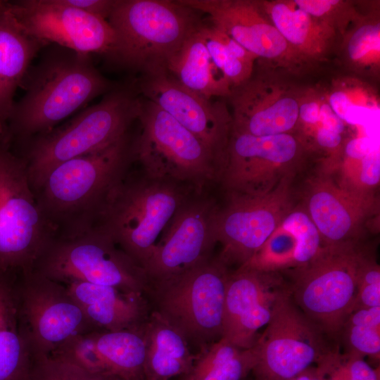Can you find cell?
Returning <instances> with one entry per match:
<instances>
[{"mask_svg":"<svg viewBox=\"0 0 380 380\" xmlns=\"http://www.w3.org/2000/svg\"><path fill=\"white\" fill-rule=\"evenodd\" d=\"M295 4L310 15L319 20H328L341 5L339 1L331 0H296Z\"/></svg>","mask_w":380,"mask_h":380,"instance_id":"cell-37","label":"cell"},{"mask_svg":"<svg viewBox=\"0 0 380 380\" xmlns=\"http://www.w3.org/2000/svg\"><path fill=\"white\" fill-rule=\"evenodd\" d=\"M295 201L317 228L324 246L362 243L377 229L379 202L362 198L343 187L327 163L311 162L294 179Z\"/></svg>","mask_w":380,"mask_h":380,"instance_id":"cell-11","label":"cell"},{"mask_svg":"<svg viewBox=\"0 0 380 380\" xmlns=\"http://www.w3.org/2000/svg\"><path fill=\"white\" fill-rule=\"evenodd\" d=\"M295 178L265 194L224 193L225 202L219 206L215 229L217 243L222 246L217 256L221 262L238 268L262 248L296 203Z\"/></svg>","mask_w":380,"mask_h":380,"instance_id":"cell-14","label":"cell"},{"mask_svg":"<svg viewBox=\"0 0 380 380\" xmlns=\"http://www.w3.org/2000/svg\"><path fill=\"white\" fill-rule=\"evenodd\" d=\"M127 172L107 194L91 227L107 234L145 269L170 220L196 191L187 185Z\"/></svg>","mask_w":380,"mask_h":380,"instance_id":"cell-3","label":"cell"},{"mask_svg":"<svg viewBox=\"0 0 380 380\" xmlns=\"http://www.w3.org/2000/svg\"><path fill=\"white\" fill-rule=\"evenodd\" d=\"M202 24L170 59L167 72L186 89L208 99L229 96L232 88L208 53L201 31Z\"/></svg>","mask_w":380,"mask_h":380,"instance_id":"cell-26","label":"cell"},{"mask_svg":"<svg viewBox=\"0 0 380 380\" xmlns=\"http://www.w3.org/2000/svg\"><path fill=\"white\" fill-rule=\"evenodd\" d=\"M256 362L255 346L243 349L224 338L201 350L182 380H241Z\"/></svg>","mask_w":380,"mask_h":380,"instance_id":"cell-29","label":"cell"},{"mask_svg":"<svg viewBox=\"0 0 380 380\" xmlns=\"http://www.w3.org/2000/svg\"><path fill=\"white\" fill-rule=\"evenodd\" d=\"M310 163L293 134L253 136L232 130L219 184L224 193L267 194Z\"/></svg>","mask_w":380,"mask_h":380,"instance_id":"cell-12","label":"cell"},{"mask_svg":"<svg viewBox=\"0 0 380 380\" xmlns=\"http://www.w3.org/2000/svg\"><path fill=\"white\" fill-rule=\"evenodd\" d=\"M219 206L204 191H194L185 201L158 241L144 269L149 282L171 277L213 258Z\"/></svg>","mask_w":380,"mask_h":380,"instance_id":"cell-16","label":"cell"},{"mask_svg":"<svg viewBox=\"0 0 380 380\" xmlns=\"http://www.w3.org/2000/svg\"><path fill=\"white\" fill-rule=\"evenodd\" d=\"M323 246L315 224L296 201L262 248L241 267L286 272L308 263Z\"/></svg>","mask_w":380,"mask_h":380,"instance_id":"cell-22","label":"cell"},{"mask_svg":"<svg viewBox=\"0 0 380 380\" xmlns=\"http://www.w3.org/2000/svg\"><path fill=\"white\" fill-rule=\"evenodd\" d=\"M134 160V139L127 133L107 147L51 169L34 192L54 237L91 227L107 194Z\"/></svg>","mask_w":380,"mask_h":380,"instance_id":"cell-2","label":"cell"},{"mask_svg":"<svg viewBox=\"0 0 380 380\" xmlns=\"http://www.w3.org/2000/svg\"><path fill=\"white\" fill-rule=\"evenodd\" d=\"M0 141V273L32 271L54 238L30 184L25 160Z\"/></svg>","mask_w":380,"mask_h":380,"instance_id":"cell-10","label":"cell"},{"mask_svg":"<svg viewBox=\"0 0 380 380\" xmlns=\"http://www.w3.org/2000/svg\"><path fill=\"white\" fill-rule=\"evenodd\" d=\"M144 325L137 329L94 332L96 350L106 376L122 380H145Z\"/></svg>","mask_w":380,"mask_h":380,"instance_id":"cell-27","label":"cell"},{"mask_svg":"<svg viewBox=\"0 0 380 380\" xmlns=\"http://www.w3.org/2000/svg\"><path fill=\"white\" fill-rule=\"evenodd\" d=\"M316 126L342 134L345 129V122L333 111L328 103H322L319 108V120Z\"/></svg>","mask_w":380,"mask_h":380,"instance_id":"cell-41","label":"cell"},{"mask_svg":"<svg viewBox=\"0 0 380 380\" xmlns=\"http://www.w3.org/2000/svg\"><path fill=\"white\" fill-rule=\"evenodd\" d=\"M365 244L324 246L306 265L284 272L298 308L330 338L354 309Z\"/></svg>","mask_w":380,"mask_h":380,"instance_id":"cell-9","label":"cell"},{"mask_svg":"<svg viewBox=\"0 0 380 380\" xmlns=\"http://www.w3.org/2000/svg\"><path fill=\"white\" fill-rule=\"evenodd\" d=\"M95 331L72 336L56 348L50 355L71 362L92 374L106 376L96 350Z\"/></svg>","mask_w":380,"mask_h":380,"instance_id":"cell-33","label":"cell"},{"mask_svg":"<svg viewBox=\"0 0 380 380\" xmlns=\"http://www.w3.org/2000/svg\"><path fill=\"white\" fill-rule=\"evenodd\" d=\"M380 307L353 310L343 324L339 334L348 355H365L379 359Z\"/></svg>","mask_w":380,"mask_h":380,"instance_id":"cell-32","label":"cell"},{"mask_svg":"<svg viewBox=\"0 0 380 380\" xmlns=\"http://www.w3.org/2000/svg\"><path fill=\"white\" fill-rule=\"evenodd\" d=\"M328 103L333 111L343 120L349 106L355 103L346 92L336 90L331 94Z\"/></svg>","mask_w":380,"mask_h":380,"instance_id":"cell-43","label":"cell"},{"mask_svg":"<svg viewBox=\"0 0 380 380\" xmlns=\"http://www.w3.org/2000/svg\"><path fill=\"white\" fill-rule=\"evenodd\" d=\"M20 319L35 356L49 355L74 336L96 331L66 286L32 270L15 281Z\"/></svg>","mask_w":380,"mask_h":380,"instance_id":"cell-15","label":"cell"},{"mask_svg":"<svg viewBox=\"0 0 380 380\" xmlns=\"http://www.w3.org/2000/svg\"><path fill=\"white\" fill-rule=\"evenodd\" d=\"M273 25L291 48L309 56L320 55L327 48L330 26L300 8L293 1L260 3Z\"/></svg>","mask_w":380,"mask_h":380,"instance_id":"cell-28","label":"cell"},{"mask_svg":"<svg viewBox=\"0 0 380 380\" xmlns=\"http://www.w3.org/2000/svg\"><path fill=\"white\" fill-rule=\"evenodd\" d=\"M63 3L107 20L115 0H61Z\"/></svg>","mask_w":380,"mask_h":380,"instance_id":"cell-38","label":"cell"},{"mask_svg":"<svg viewBox=\"0 0 380 380\" xmlns=\"http://www.w3.org/2000/svg\"><path fill=\"white\" fill-rule=\"evenodd\" d=\"M380 26L379 23H366L359 27L350 37L347 43V54L355 65L377 62L380 48Z\"/></svg>","mask_w":380,"mask_h":380,"instance_id":"cell-35","label":"cell"},{"mask_svg":"<svg viewBox=\"0 0 380 380\" xmlns=\"http://www.w3.org/2000/svg\"><path fill=\"white\" fill-rule=\"evenodd\" d=\"M320 104L315 101H305L299 105L298 121L307 126H315L319 120Z\"/></svg>","mask_w":380,"mask_h":380,"instance_id":"cell-42","label":"cell"},{"mask_svg":"<svg viewBox=\"0 0 380 380\" xmlns=\"http://www.w3.org/2000/svg\"><path fill=\"white\" fill-rule=\"evenodd\" d=\"M8 4V1L0 0V11L5 9L7 7Z\"/></svg>","mask_w":380,"mask_h":380,"instance_id":"cell-45","label":"cell"},{"mask_svg":"<svg viewBox=\"0 0 380 380\" xmlns=\"http://www.w3.org/2000/svg\"><path fill=\"white\" fill-rule=\"evenodd\" d=\"M64 285L96 331L139 329L149 317L148 303L142 294L82 281Z\"/></svg>","mask_w":380,"mask_h":380,"instance_id":"cell-23","label":"cell"},{"mask_svg":"<svg viewBox=\"0 0 380 380\" xmlns=\"http://www.w3.org/2000/svg\"><path fill=\"white\" fill-rule=\"evenodd\" d=\"M290 380H323L317 368L310 367Z\"/></svg>","mask_w":380,"mask_h":380,"instance_id":"cell-44","label":"cell"},{"mask_svg":"<svg viewBox=\"0 0 380 380\" xmlns=\"http://www.w3.org/2000/svg\"><path fill=\"white\" fill-rule=\"evenodd\" d=\"M0 141H1V140H0Z\"/></svg>","mask_w":380,"mask_h":380,"instance_id":"cell-47","label":"cell"},{"mask_svg":"<svg viewBox=\"0 0 380 380\" xmlns=\"http://www.w3.org/2000/svg\"><path fill=\"white\" fill-rule=\"evenodd\" d=\"M118 380H122V379H118Z\"/></svg>","mask_w":380,"mask_h":380,"instance_id":"cell-46","label":"cell"},{"mask_svg":"<svg viewBox=\"0 0 380 380\" xmlns=\"http://www.w3.org/2000/svg\"><path fill=\"white\" fill-rule=\"evenodd\" d=\"M346 362L350 380H379V373L362 360V357L347 354Z\"/></svg>","mask_w":380,"mask_h":380,"instance_id":"cell-39","label":"cell"},{"mask_svg":"<svg viewBox=\"0 0 380 380\" xmlns=\"http://www.w3.org/2000/svg\"><path fill=\"white\" fill-rule=\"evenodd\" d=\"M32 380H118V378L92 374L81 367L53 355L35 356Z\"/></svg>","mask_w":380,"mask_h":380,"instance_id":"cell-34","label":"cell"},{"mask_svg":"<svg viewBox=\"0 0 380 380\" xmlns=\"http://www.w3.org/2000/svg\"><path fill=\"white\" fill-rule=\"evenodd\" d=\"M10 9L23 28L46 46L56 44L113 60L117 38L106 19L61 0L15 1L10 2Z\"/></svg>","mask_w":380,"mask_h":380,"instance_id":"cell-17","label":"cell"},{"mask_svg":"<svg viewBox=\"0 0 380 380\" xmlns=\"http://www.w3.org/2000/svg\"><path fill=\"white\" fill-rule=\"evenodd\" d=\"M266 326L254 345L255 380H290L336 351L329 336L296 305L291 289L279 299Z\"/></svg>","mask_w":380,"mask_h":380,"instance_id":"cell-13","label":"cell"},{"mask_svg":"<svg viewBox=\"0 0 380 380\" xmlns=\"http://www.w3.org/2000/svg\"><path fill=\"white\" fill-rule=\"evenodd\" d=\"M200 13L256 58L278 61L292 49L260 3L242 0H179Z\"/></svg>","mask_w":380,"mask_h":380,"instance_id":"cell-20","label":"cell"},{"mask_svg":"<svg viewBox=\"0 0 380 380\" xmlns=\"http://www.w3.org/2000/svg\"><path fill=\"white\" fill-rule=\"evenodd\" d=\"M32 270L63 284L88 282L145 296L150 285L146 271L96 227L54 237Z\"/></svg>","mask_w":380,"mask_h":380,"instance_id":"cell-8","label":"cell"},{"mask_svg":"<svg viewBox=\"0 0 380 380\" xmlns=\"http://www.w3.org/2000/svg\"><path fill=\"white\" fill-rule=\"evenodd\" d=\"M231 270L217 257L171 277L150 282L149 298L158 313L188 343L201 350L222 336L225 293Z\"/></svg>","mask_w":380,"mask_h":380,"instance_id":"cell-7","label":"cell"},{"mask_svg":"<svg viewBox=\"0 0 380 380\" xmlns=\"http://www.w3.org/2000/svg\"><path fill=\"white\" fill-rule=\"evenodd\" d=\"M146 354L145 380H169L186 374L195 357L184 336L153 311L144 325Z\"/></svg>","mask_w":380,"mask_h":380,"instance_id":"cell-25","label":"cell"},{"mask_svg":"<svg viewBox=\"0 0 380 380\" xmlns=\"http://www.w3.org/2000/svg\"><path fill=\"white\" fill-rule=\"evenodd\" d=\"M290 291L281 272L239 267L228 277L222 336L243 349L257 342L258 331L267 325L279 299Z\"/></svg>","mask_w":380,"mask_h":380,"instance_id":"cell-19","label":"cell"},{"mask_svg":"<svg viewBox=\"0 0 380 380\" xmlns=\"http://www.w3.org/2000/svg\"><path fill=\"white\" fill-rule=\"evenodd\" d=\"M140 105L132 89L115 87L63 126L35 137L23 158L33 191L56 165L107 147L127 134Z\"/></svg>","mask_w":380,"mask_h":380,"instance_id":"cell-5","label":"cell"},{"mask_svg":"<svg viewBox=\"0 0 380 380\" xmlns=\"http://www.w3.org/2000/svg\"><path fill=\"white\" fill-rule=\"evenodd\" d=\"M22 84L14 103L6 139L26 141L46 133L84 105L115 88L94 66L91 56L50 44Z\"/></svg>","mask_w":380,"mask_h":380,"instance_id":"cell-1","label":"cell"},{"mask_svg":"<svg viewBox=\"0 0 380 380\" xmlns=\"http://www.w3.org/2000/svg\"><path fill=\"white\" fill-rule=\"evenodd\" d=\"M232 130L253 136L294 134L298 124L299 101L292 95L271 96L259 80L249 79L233 88Z\"/></svg>","mask_w":380,"mask_h":380,"instance_id":"cell-21","label":"cell"},{"mask_svg":"<svg viewBox=\"0 0 380 380\" xmlns=\"http://www.w3.org/2000/svg\"><path fill=\"white\" fill-rule=\"evenodd\" d=\"M34 357L18 310L0 324V380H32Z\"/></svg>","mask_w":380,"mask_h":380,"instance_id":"cell-31","label":"cell"},{"mask_svg":"<svg viewBox=\"0 0 380 380\" xmlns=\"http://www.w3.org/2000/svg\"><path fill=\"white\" fill-rule=\"evenodd\" d=\"M46 46L19 24L8 1L0 11V139H6L16 90L22 86L37 53Z\"/></svg>","mask_w":380,"mask_h":380,"instance_id":"cell-24","label":"cell"},{"mask_svg":"<svg viewBox=\"0 0 380 380\" xmlns=\"http://www.w3.org/2000/svg\"><path fill=\"white\" fill-rule=\"evenodd\" d=\"M177 1L115 0L107 20L117 45L113 61L144 74L167 72L170 59L203 23Z\"/></svg>","mask_w":380,"mask_h":380,"instance_id":"cell-4","label":"cell"},{"mask_svg":"<svg viewBox=\"0 0 380 380\" xmlns=\"http://www.w3.org/2000/svg\"><path fill=\"white\" fill-rule=\"evenodd\" d=\"M136 87L202 141L223 169L232 127V116L223 103L186 89L166 71L141 75Z\"/></svg>","mask_w":380,"mask_h":380,"instance_id":"cell-18","label":"cell"},{"mask_svg":"<svg viewBox=\"0 0 380 380\" xmlns=\"http://www.w3.org/2000/svg\"><path fill=\"white\" fill-rule=\"evenodd\" d=\"M18 275L0 273V324L18 311L15 281Z\"/></svg>","mask_w":380,"mask_h":380,"instance_id":"cell-36","label":"cell"},{"mask_svg":"<svg viewBox=\"0 0 380 380\" xmlns=\"http://www.w3.org/2000/svg\"><path fill=\"white\" fill-rule=\"evenodd\" d=\"M141 129L134 140V160L156 179L187 185L201 192L219 184L222 167L212 151L156 103L141 99Z\"/></svg>","mask_w":380,"mask_h":380,"instance_id":"cell-6","label":"cell"},{"mask_svg":"<svg viewBox=\"0 0 380 380\" xmlns=\"http://www.w3.org/2000/svg\"><path fill=\"white\" fill-rule=\"evenodd\" d=\"M377 114L379 109L376 106L353 103L347 110L343 121L350 125H364L376 118Z\"/></svg>","mask_w":380,"mask_h":380,"instance_id":"cell-40","label":"cell"},{"mask_svg":"<svg viewBox=\"0 0 380 380\" xmlns=\"http://www.w3.org/2000/svg\"><path fill=\"white\" fill-rule=\"evenodd\" d=\"M325 161L343 187L362 198L379 202V148L365 155H348L340 151L337 156Z\"/></svg>","mask_w":380,"mask_h":380,"instance_id":"cell-30","label":"cell"}]
</instances>
